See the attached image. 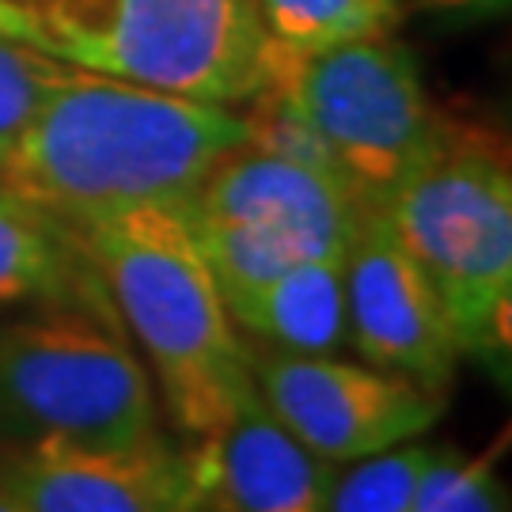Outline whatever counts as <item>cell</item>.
Segmentation results:
<instances>
[{
	"label": "cell",
	"instance_id": "cell-10",
	"mask_svg": "<svg viewBox=\"0 0 512 512\" xmlns=\"http://www.w3.org/2000/svg\"><path fill=\"white\" fill-rule=\"evenodd\" d=\"M342 274L346 330L357 357L444 395L456 380L463 353L433 281L395 236L384 209L361 213L342 258Z\"/></svg>",
	"mask_w": 512,
	"mask_h": 512
},
{
	"label": "cell",
	"instance_id": "cell-4",
	"mask_svg": "<svg viewBox=\"0 0 512 512\" xmlns=\"http://www.w3.org/2000/svg\"><path fill=\"white\" fill-rule=\"evenodd\" d=\"M384 217L429 274L463 357L505 361L512 311V171L494 129L444 122Z\"/></svg>",
	"mask_w": 512,
	"mask_h": 512
},
{
	"label": "cell",
	"instance_id": "cell-2",
	"mask_svg": "<svg viewBox=\"0 0 512 512\" xmlns=\"http://www.w3.org/2000/svg\"><path fill=\"white\" fill-rule=\"evenodd\" d=\"M126 334L141 346L156 403L183 440L217 437L255 395L251 353L220 300L183 209L141 205L76 232Z\"/></svg>",
	"mask_w": 512,
	"mask_h": 512
},
{
	"label": "cell",
	"instance_id": "cell-6",
	"mask_svg": "<svg viewBox=\"0 0 512 512\" xmlns=\"http://www.w3.org/2000/svg\"><path fill=\"white\" fill-rule=\"evenodd\" d=\"M258 84H274L300 110L361 209H384L444 133L414 57L391 35L311 54L266 38Z\"/></svg>",
	"mask_w": 512,
	"mask_h": 512
},
{
	"label": "cell",
	"instance_id": "cell-14",
	"mask_svg": "<svg viewBox=\"0 0 512 512\" xmlns=\"http://www.w3.org/2000/svg\"><path fill=\"white\" fill-rule=\"evenodd\" d=\"M251 12L266 38L311 54L391 35L403 16V0H251Z\"/></svg>",
	"mask_w": 512,
	"mask_h": 512
},
{
	"label": "cell",
	"instance_id": "cell-19",
	"mask_svg": "<svg viewBox=\"0 0 512 512\" xmlns=\"http://www.w3.org/2000/svg\"><path fill=\"white\" fill-rule=\"evenodd\" d=\"M0 512H27V509H23L12 494H4V490H0Z\"/></svg>",
	"mask_w": 512,
	"mask_h": 512
},
{
	"label": "cell",
	"instance_id": "cell-15",
	"mask_svg": "<svg viewBox=\"0 0 512 512\" xmlns=\"http://www.w3.org/2000/svg\"><path fill=\"white\" fill-rule=\"evenodd\" d=\"M440 444H399L380 456L357 459L349 471H338L327 512H414L421 475L437 456Z\"/></svg>",
	"mask_w": 512,
	"mask_h": 512
},
{
	"label": "cell",
	"instance_id": "cell-8",
	"mask_svg": "<svg viewBox=\"0 0 512 512\" xmlns=\"http://www.w3.org/2000/svg\"><path fill=\"white\" fill-rule=\"evenodd\" d=\"M266 410L315 456L357 463L425 437L444 414V395L387 368L277 349H247Z\"/></svg>",
	"mask_w": 512,
	"mask_h": 512
},
{
	"label": "cell",
	"instance_id": "cell-7",
	"mask_svg": "<svg viewBox=\"0 0 512 512\" xmlns=\"http://www.w3.org/2000/svg\"><path fill=\"white\" fill-rule=\"evenodd\" d=\"M361 202L327 167L236 145L183 205L224 308L308 258H342Z\"/></svg>",
	"mask_w": 512,
	"mask_h": 512
},
{
	"label": "cell",
	"instance_id": "cell-20",
	"mask_svg": "<svg viewBox=\"0 0 512 512\" xmlns=\"http://www.w3.org/2000/svg\"><path fill=\"white\" fill-rule=\"evenodd\" d=\"M202 512H209V509H202Z\"/></svg>",
	"mask_w": 512,
	"mask_h": 512
},
{
	"label": "cell",
	"instance_id": "cell-16",
	"mask_svg": "<svg viewBox=\"0 0 512 512\" xmlns=\"http://www.w3.org/2000/svg\"><path fill=\"white\" fill-rule=\"evenodd\" d=\"M501 444H490L482 456H463L440 444L429 471L421 475L414 512H509V494L497 475Z\"/></svg>",
	"mask_w": 512,
	"mask_h": 512
},
{
	"label": "cell",
	"instance_id": "cell-11",
	"mask_svg": "<svg viewBox=\"0 0 512 512\" xmlns=\"http://www.w3.org/2000/svg\"><path fill=\"white\" fill-rule=\"evenodd\" d=\"M209 512H327L338 463L315 456L266 410L262 395L198 440Z\"/></svg>",
	"mask_w": 512,
	"mask_h": 512
},
{
	"label": "cell",
	"instance_id": "cell-9",
	"mask_svg": "<svg viewBox=\"0 0 512 512\" xmlns=\"http://www.w3.org/2000/svg\"><path fill=\"white\" fill-rule=\"evenodd\" d=\"M0 490L27 512H202L198 440H38L0 452Z\"/></svg>",
	"mask_w": 512,
	"mask_h": 512
},
{
	"label": "cell",
	"instance_id": "cell-5",
	"mask_svg": "<svg viewBox=\"0 0 512 512\" xmlns=\"http://www.w3.org/2000/svg\"><path fill=\"white\" fill-rule=\"evenodd\" d=\"M152 433L156 387L110 296L0 311V452L38 440L137 444Z\"/></svg>",
	"mask_w": 512,
	"mask_h": 512
},
{
	"label": "cell",
	"instance_id": "cell-18",
	"mask_svg": "<svg viewBox=\"0 0 512 512\" xmlns=\"http://www.w3.org/2000/svg\"><path fill=\"white\" fill-rule=\"evenodd\" d=\"M418 4L437 16H494L509 8V0H418Z\"/></svg>",
	"mask_w": 512,
	"mask_h": 512
},
{
	"label": "cell",
	"instance_id": "cell-13",
	"mask_svg": "<svg viewBox=\"0 0 512 512\" xmlns=\"http://www.w3.org/2000/svg\"><path fill=\"white\" fill-rule=\"evenodd\" d=\"M107 296L73 228L0 190V311Z\"/></svg>",
	"mask_w": 512,
	"mask_h": 512
},
{
	"label": "cell",
	"instance_id": "cell-12",
	"mask_svg": "<svg viewBox=\"0 0 512 512\" xmlns=\"http://www.w3.org/2000/svg\"><path fill=\"white\" fill-rule=\"evenodd\" d=\"M342 258H308L281 270L228 308L232 323L262 349L300 357L342 353L349 346Z\"/></svg>",
	"mask_w": 512,
	"mask_h": 512
},
{
	"label": "cell",
	"instance_id": "cell-17",
	"mask_svg": "<svg viewBox=\"0 0 512 512\" xmlns=\"http://www.w3.org/2000/svg\"><path fill=\"white\" fill-rule=\"evenodd\" d=\"M69 73L73 65H61L0 35V156L35 118V110L69 80Z\"/></svg>",
	"mask_w": 512,
	"mask_h": 512
},
{
	"label": "cell",
	"instance_id": "cell-3",
	"mask_svg": "<svg viewBox=\"0 0 512 512\" xmlns=\"http://www.w3.org/2000/svg\"><path fill=\"white\" fill-rule=\"evenodd\" d=\"M0 35L84 73L239 107L258 84L251 0H0Z\"/></svg>",
	"mask_w": 512,
	"mask_h": 512
},
{
	"label": "cell",
	"instance_id": "cell-1",
	"mask_svg": "<svg viewBox=\"0 0 512 512\" xmlns=\"http://www.w3.org/2000/svg\"><path fill=\"white\" fill-rule=\"evenodd\" d=\"M236 145V107L73 69L0 156V190L80 232L141 205L183 209Z\"/></svg>",
	"mask_w": 512,
	"mask_h": 512
}]
</instances>
